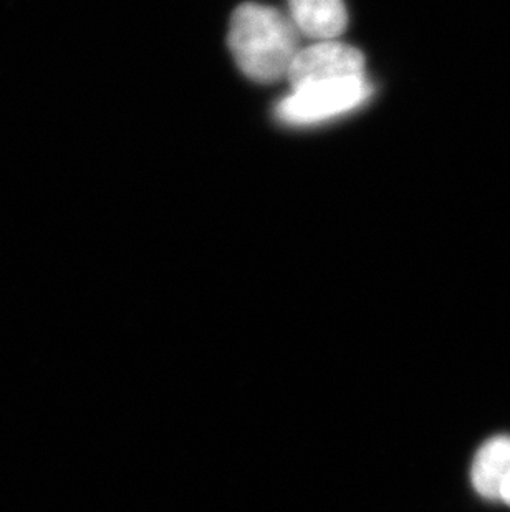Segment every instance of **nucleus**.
Returning <instances> with one entry per match:
<instances>
[{"mask_svg":"<svg viewBox=\"0 0 510 512\" xmlns=\"http://www.w3.org/2000/svg\"><path fill=\"white\" fill-rule=\"evenodd\" d=\"M355 78H365V57L352 45L335 40L300 50L287 75L292 90Z\"/></svg>","mask_w":510,"mask_h":512,"instance_id":"7ed1b4c3","label":"nucleus"},{"mask_svg":"<svg viewBox=\"0 0 510 512\" xmlns=\"http://www.w3.org/2000/svg\"><path fill=\"white\" fill-rule=\"evenodd\" d=\"M370 95L371 85L366 78L317 83L292 90L277 105V115L290 125H312L360 107Z\"/></svg>","mask_w":510,"mask_h":512,"instance_id":"f03ea898","label":"nucleus"},{"mask_svg":"<svg viewBox=\"0 0 510 512\" xmlns=\"http://www.w3.org/2000/svg\"><path fill=\"white\" fill-rule=\"evenodd\" d=\"M300 45L302 35L290 15L274 7L247 2L232 14L229 47L239 68L254 82L287 78Z\"/></svg>","mask_w":510,"mask_h":512,"instance_id":"f257e3e1","label":"nucleus"},{"mask_svg":"<svg viewBox=\"0 0 510 512\" xmlns=\"http://www.w3.org/2000/svg\"><path fill=\"white\" fill-rule=\"evenodd\" d=\"M290 19L300 35L315 42L337 39L347 29L342 0H289Z\"/></svg>","mask_w":510,"mask_h":512,"instance_id":"20e7f679","label":"nucleus"},{"mask_svg":"<svg viewBox=\"0 0 510 512\" xmlns=\"http://www.w3.org/2000/svg\"><path fill=\"white\" fill-rule=\"evenodd\" d=\"M499 501L510 506V473L509 476H507L506 481H504V484H502L501 499H499Z\"/></svg>","mask_w":510,"mask_h":512,"instance_id":"423d86ee","label":"nucleus"},{"mask_svg":"<svg viewBox=\"0 0 510 512\" xmlns=\"http://www.w3.org/2000/svg\"><path fill=\"white\" fill-rule=\"evenodd\" d=\"M510 473V435L492 436L477 450L471 481L476 493L489 501L501 499V488Z\"/></svg>","mask_w":510,"mask_h":512,"instance_id":"39448f33","label":"nucleus"}]
</instances>
